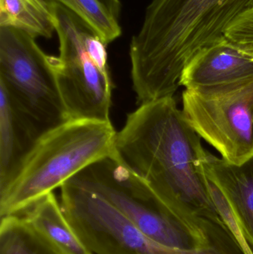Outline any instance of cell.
I'll return each instance as SVG.
<instances>
[{
	"mask_svg": "<svg viewBox=\"0 0 253 254\" xmlns=\"http://www.w3.org/2000/svg\"><path fill=\"white\" fill-rule=\"evenodd\" d=\"M60 188L64 214L92 254H209L160 244L101 195L71 180Z\"/></svg>",
	"mask_w": 253,
	"mask_h": 254,
	"instance_id": "obj_8",
	"label": "cell"
},
{
	"mask_svg": "<svg viewBox=\"0 0 253 254\" xmlns=\"http://www.w3.org/2000/svg\"><path fill=\"white\" fill-rule=\"evenodd\" d=\"M22 216L62 254H93L64 214L53 192L37 201Z\"/></svg>",
	"mask_w": 253,
	"mask_h": 254,
	"instance_id": "obj_12",
	"label": "cell"
},
{
	"mask_svg": "<svg viewBox=\"0 0 253 254\" xmlns=\"http://www.w3.org/2000/svg\"><path fill=\"white\" fill-rule=\"evenodd\" d=\"M253 7V0H152L129 47L138 104L174 96L192 60Z\"/></svg>",
	"mask_w": 253,
	"mask_h": 254,
	"instance_id": "obj_2",
	"label": "cell"
},
{
	"mask_svg": "<svg viewBox=\"0 0 253 254\" xmlns=\"http://www.w3.org/2000/svg\"><path fill=\"white\" fill-rule=\"evenodd\" d=\"M0 254H62L21 214L1 216Z\"/></svg>",
	"mask_w": 253,
	"mask_h": 254,
	"instance_id": "obj_14",
	"label": "cell"
},
{
	"mask_svg": "<svg viewBox=\"0 0 253 254\" xmlns=\"http://www.w3.org/2000/svg\"><path fill=\"white\" fill-rule=\"evenodd\" d=\"M253 78V53L224 37L201 51L188 64L180 80L187 89L230 84Z\"/></svg>",
	"mask_w": 253,
	"mask_h": 254,
	"instance_id": "obj_9",
	"label": "cell"
},
{
	"mask_svg": "<svg viewBox=\"0 0 253 254\" xmlns=\"http://www.w3.org/2000/svg\"><path fill=\"white\" fill-rule=\"evenodd\" d=\"M111 122L68 120L42 135L0 192V216L21 214L86 167L113 155Z\"/></svg>",
	"mask_w": 253,
	"mask_h": 254,
	"instance_id": "obj_3",
	"label": "cell"
},
{
	"mask_svg": "<svg viewBox=\"0 0 253 254\" xmlns=\"http://www.w3.org/2000/svg\"><path fill=\"white\" fill-rule=\"evenodd\" d=\"M49 1L59 43L52 63L68 119L110 122L113 83L107 45L72 12Z\"/></svg>",
	"mask_w": 253,
	"mask_h": 254,
	"instance_id": "obj_4",
	"label": "cell"
},
{
	"mask_svg": "<svg viewBox=\"0 0 253 254\" xmlns=\"http://www.w3.org/2000/svg\"><path fill=\"white\" fill-rule=\"evenodd\" d=\"M182 111L193 129L227 162L240 164L253 156V78L185 89Z\"/></svg>",
	"mask_w": 253,
	"mask_h": 254,
	"instance_id": "obj_7",
	"label": "cell"
},
{
	"mask_svg": "<svg viewBox=\"0 0 253 254\" xmlns=\"http://www.w3.org/2000/svg\"><path fill=\"white\" fill-rule=\"evenodd\" d=\"M241 247H242V250H243V252H245V254H253L251 246H250V244L248 242H242V243H241Z\"/></svg>",
	"mask_w": 253,
	"mask_h": 254,
	"instance_id": "obj_17",
	"label": "cell"
},
{
	"mask_svg": "<svg viewBox=\"0 0 253 254\" xmlns=\"http://www.w3.org/2000/svg\"><path fill=\"white\" fill-rule=\"evenodd\" d=\"M203 168L206 176L225 195L253 249V156L242 164H235L206 151Z\"/></svg>",
	"mask_w": 253,
	"mask_h": 254,
	"instance_id": "obj_10",
	"label": "cell"
},
{
	"mask_svg": "<svg viewBox=\"0 0 253 254\" xmlns=\"http://www.w3.org/2000/svg\"><path fill=\"white\" fill-rule=\"evenodd\" d=\"M0 28L20 30L34 38H51L54 19L48 0H0Z\"/></svg>",
	"mask_w": 253,
	"mask_h": 254,
	"instance_id": "obj_13",
	"label": "cell"
},
{
	"mask_svg": "<svg viewBox=\"0 0 253 254\" xmlns=\"http://www.w3.org/2000/svg\"><path fill=\"white\" fill-rule=\"evenodd\" d=\"M224 37L237 47L253 53V7L237 16L227 27Z\"/></svg>",
	"mask_w": 253,
	"mask_h": 254,
	"instance_id": "obj_16",
	"label": "cell"
},
{
	"mask_svg": "<svg viewBox=\"0 0 253 254\" xmlns=\"http://www.w3.org/2000/svg\"><path fill=\"white\" fill-rule=\"evenodd\" d=\"M206 153L174 96L140 105L114 140L115 158L203 234L208 220L221 219L208 189Z\"/></svg>",
	"mask_w": 253,
	"mask_h": 254,
	"instance_id": "obj_1",
	"label": "cell"
},
{
	"mask_svg": "<svg viewBox=\"0 0 253 254\" xmlns=\"http://www.w3.org/2000/svg\"><path fill=\"white\" fill-rule=\"evenodd\" d=\"M70 180L101 195L160 244L187 251L209 248L202 232L171 211L114 154L91 164Z\"/></svg>",
	"mask_w": 253,
	"mask_h": 254,
	"instance_id": "obj_5",
	"label": "cell"
},
{
	"mask_svg": "<svg viewBox=\"0 0 253 254\" xmlns=\"http://www.w3.org/2000/svg\"><path fill=\"white\" fill-rule=\"evenodd\" d=\"M32 36L0 28V86L15 110L40 138L69 120L53 69Z\"/></svg>",
	"mask_w": 253,
	"mask_h": 254,
	"instance_id": "obj_6",
	"label": "cell"
},
{
	"mask_svg": "<svg viewBox=\"0 0 253 254\" xmlns=\"http://www.w3.org/2000/svg\"><path fill=\"white\" fill-rule=\"evenodd\" d=\"M38 139L0 86V192L16 176Z\"/></svg>",
	"mask_w": 253,
	"mask_h": 254,
	"instance_id": "obj_11",
	"label": "cell"
},
{
	"mask_svg": "<svg viewBox=\"0 0 253 254\" xmlns=\"http://www.w3.org/2000/svg\"><path fill=\"white\" fill-rule=\"evenodd\" d=\"M55 1L80 18L97 36L108 45L122 34L118 19L101 0H49Z\"/></svg>",
	"mask_w": 253,
	"mask_h": 254,
	"instance_id": "obj_15",
	"label": "cell"
}]
</instances>
